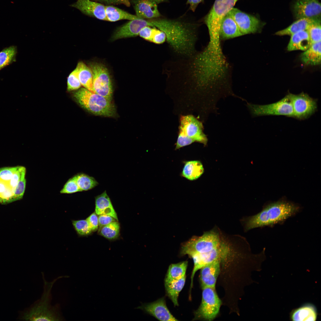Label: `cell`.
<instances>
[{
    "mask_svg": "<svg viewBox=\"0 0 321 321\" xmlns=\"http://www.w3.org/2000/svg\"><path fill=\"white\" fill-rule=\"evenodd\" d=\"M133 5L136 15L145 19L158 18L161 15L158 10L157 4L149 0H129Z\"/></svg>",
    "mask_w": 321,
    "mask_h": 321,
    "instance_id": "2e32d148",
    "label": "cell"
},
{
    "mask_svg": "<svg viewBox=\"0 0 321 321\" xmlns=\"http://www.w3.org/2000/svg\"><path fill=\"white\" fill-rule=\"evenodd\" d=\"M76 68L69 75L67 81V89L71 91L78 89L81 86Z\"/></svg>",
    "mask_w": 321,
    "mask_h": 321,
    "instance_id": "836d02e7",
    "label": "cell"
},
{
    "mask_svg": "<svg viewBox=\"0 0 321 321\" xmlns=\"http://www.w3.org/2000/svg\"><path fill=\"white\" fill-rule=\"evenodd\" d=\"M105 9L107 21L115 22L122 20L130 21L139 18L136 15L130 14L114 5H105Z\"/></svg>",
    "mask_w": 321,
    "mask_h": 321,
    "instance_id": "484cf974",
    "label": "cell"
},
{
    "mask_svg": "<svg viewBox=\"0 0 321 321\" xmlns=\"http://www.w3.org/2000/svg\"><path fill=\"white\" fill-rule=\"evenodd\" d=\"M81 191L77 184L75 176L69 179L60 191L61 193L71 194Z\"/></svg>",
    "mask_w": 321,
    "mask_h": 321,
    "instance_id": "d6a6232c",
    "label": "cell"
},
{
    "mask_svg": "<svg viewBox=\"0 0 321 321\" xmlns=\"http://www.w3.org/2000/svg\"><path fill=\"white\" fill-rule=\"evenodd\" d=\"M291 36L287 47L289 51L298 50L305 51L312 45L307 30L299 32Z\"/></svg>",
    "mask_w": 321,
    "mask_h": 321,
    "instance_id": "44dd1931",
    "label": "cell"
},
{
    "mask_svg": "<svg viewBox=\"0 0 321 321\" xmlns=\"http://www.w3.org/2000/svg\"><path fill=\"white\" fill-rule=\"evenodd\" d=\"M26 170L24 171L22 173L20 180L16 187L14 194L15 201L19 200L22 199L23 196L25 192L26 180L25 175Z\"/></svg>",
    "mask_w": 321,
    "mask_h": 321,
    "instance_id": "d590c367",
    "label": "cell"
},
{
    "mask_svg": "<svg viewBox=\"0 0 321 321\" xmlns=\"http://www.w3.org/2000/svg\"><path fill=\"white\" fill-rule=\"evenodd\" d=\"M300 210L299 205L283 199L266 204L259 213L243 217L240 221L244 231L247 232L257 228L272 226L283 223Z\"/></svg>",
    "mask_w": 321,
    "mask_h": 321,
    "instance_id": "7a4b0ae2",
    "label": "cell"
},
{
    "mask_svg": "<svg viewBox=\"0 0 321 321\" xmlns=\"http://www.w3.org/2000/svg\"><path fill=\"white\" fill-rule=\"evenodd\" d=\"M247 106L253 117L282 115L294 117L292 106L287 95L279 101L271 104L260 105L247 102Z\"/></svg>",
    "mask_w": 321,
    "mask_h": 321,
    "instance_id": "8992f818",
    "label": "cell"
},
{
    "mask_svg": "<svg viewBox=\"0 0 321 321\" xmlns=\"http://www.w3.org/2000/svg\"><path fill=\"white\" fill-rule=\"evenodd\" d=\"M166 40V37L165 33L162 31L155 27L151 42L159 44L164 43Z\"/></svg>",
    "mask_w": 321,
    "mask_h": 321,
    "instance_id": "8d00e7d4",
    "label": "cell"
},
{
    "mask_svg": "<svg viewBox=\"0 0 321 321\" xmlns=\"http://www.w3.org/2000/svg\"><path fill=\"white\" fill-rule=\"evenodd\" d=\"M154 27L166 34V40L178 54L190 56L194 53L196 26L185 22L168 19H149Z\"/></svg>",
    "mask_w": 321,
    "mask_h": 321,
    "instance_id": "6da1fadb",
    "label": "cell"
},
{
    "mask_svg": "<svg viewBox=\"0 0 321 321\" xmlns=\"http://www.w3.org/2000/svg\"><path fill=\"white\" fill-rule=\"evenodd\" d=\"M204 172L203 165L200 161L191 160L185 162L182 174L184 177L192 181L198 179Z\"/></svg>",
    "mask_w": 321,
    "mask_h": 321,
    "instance_id": "cb8c5ba5",
    "label": "cell"
},
{
    "mask_svg": "<svg viewBox=\"0 0 321 321\" xmlns=\"http://www.w3.org/2000/svg\"><path fill=\"white\" fill-rule=\"evenodd\" d=\"M75 176L77 184L81 191L91 190L98 184L93 177L86 174L79 173Z\"/></svg>",
    "mask_w": 321,
    "mask_h": 321,
    "instance_id": "f1b7e54d",
    "label": "cell"
},
{
    "mask_svg": "<svg viewBox=\"0 0 321 321\" xmlns=\"http://www.w3.org/2000/svg\"><path fill=\"white\" fill-rule=\"evenodd\" d=\"M203 130L202 122L193 115L181 117L178 134L192 140L194 142H197L206 145L208 139Z\"/></svg>",
    "mask_w": 321,
    "mask_h": 321,
    "instance_id": "9c48e42d",
    "label": "cell"
},
{
    "mask_svg": "<svg viewBox=\"0 0 321 321\" xmlns=\"http://www.w3.org/2000/svg\"><path fill=\"white\" fill-rule=\"evenodd\" d=\"M70 6L77 9L88 16L107 21L105 5L100 3L92 0H77Z\"/></svg>",
    "mask_w": 321,
    "mask_h": 321,
    "instance_id": "5bb4252c",
    "label": "cell"
},
{
    "mask_svg": "<svg viewBox=\"0 0 321 321\" xmlns=\"http://www.w3.org/2000/svg\"><path fill=\"white\" fill-rule=\"evenodd\" d=\"M188 265L187 261L170 265L165 279V284L179 280L186 276Z\"/></svg>",
    "mask_w": 321,
    "mask_h": 321,
    "instance_id": "d4e9b609",
    "label": "cell"
},
{
    "mask_svg": "<svg viewBox=\"0 0 321 321\" xmlns=\"http://www.w3.org/2000/svg\"><path fill=\"white\" fill-rule=\"evenodd\" d=\"M186 276L177 280L165 284L166 293L174 306H178L179 294L183 288L185 281Z\"/></svg>",
    "mask_w": 321,
    "mask_h": 321,
    "instance_id": "83f0119b",
    "label": "cell"
},
{
    "mask_svg": "<svg viewBox=\"0 0 321 321\" xmlns=\"http://www.w3.org/2000/svg\"><path fill=\"white\" fill-rule=\"evenodd\" d=\"M93 75V92L111 101L113 90L111 80L107 68L103 64L94 62L90 67Z\"/></svg>",
    "mask_w": 321,
    "mask_h": 321,
    "instance_id": "52a82bcc",
    "label": "cell"
},
{
    "mask_svg": "<svg viewBox=\"0 0 321 321\" xmlns=\"http://www.w3.org/2000/svg\"><path fill=\"white\" fill-rule=\"evenodd\" d=\"M319 23H321V18L298 19L287 28L277 32L276 34L279 36H291L299 32L308 30L313 25Z\"/></svg>",
    "mask_w": 321,
    "mask_h": 321,
    "instance_id": "d6986e66",
    "label": "cell"
},
{
    "mask_svg": "<svg viewBox=\"0 0 321 321\" xmlns=\"http://www.w3.org/2000/svg\"><path fill=\"white\" fill-rule=\"evenodd\" d=\"M73 96L81 107L95 115L110 117L115 114V107L111 101L85 88L75 92Z\"/></svg>",
    "mask_w": 321,
    "mask_h": 321,
    "instance_id": "277c9868",
    "label": "cell"
},
{
    "mask_svg": "<svg viewBox=\"0 0 321 321\" xmlns=\"http://www.w3.org/2000/svg\"><path fill=\"white\" fill-rule=\"evenodd\" d=\"M72 223L74 228L79 235H87L92 232L86 219L73 220Z\"/></svg>",
    "mask_w": 321,
    "mask_h": 321,
    "instance_id": "1f68e13d",
    "label": "cell"
},
{
    "mask_svg": "<svg viewBox=\"0 0 321 321\" xmlns=\"http://www.w3.org/2000/svg\"><path fill=\"white\" fill-rule=\"evenodd\" d=\"M204 0H188L187 3L190 6V9L194 12L198 4Z\"/></svg>",
    "mask_w": 321,
    "mask_h": 321,
    "instance_id": "b9f144b4",
    "label": "cell"
},
{
    "mask_svg": "<svg viewBox=\"0 0 321 321\" xmlns=\"http://www.w3.org/2000/svg\"><path fill=\"white\" fill-rule=\"evenodd\" d=\"M292 104L294 117L300 120L309 118L317 110V100L302 92L297 95L287 94Z\"/></svg>",
    "mask_w": 321,
    "mask_h": 321,
    "instance_id": "30bf717a",
    "label": "cell"
},
{
    "mask_svg": "<svg viewBox=\"0 0 321 321\" xmlns=\"http://www.w3.org/2000/svg\"><path fill=\"white\" fill-rule=\"evenodd\" d=\"M234 20L243 35L259 31L262 23L257 17L233 8L228 13Z\"/></svg>",
    "mask_w": 321,
    "mask_h": 321,
    "instance_id": "8fae6325",
    "label": "cell"
},
{
    "mask_svg": "<svg viewBox=\"0 0 321 321\" xmlns=\"http://www.w3.org/2000/svg\"><path fill=\"white\" fill-rule=\"evenodd\" d=\"M321 41L312 44L300 56V58L306 65H317L321 63Z\"/></svg>",
    "mask_w": 321,
    "mask_h": 321,
    "instance_id": "603a6c76",
    "label": "cell"
},
{
    "mask_svg": "<svg viewBox=\"0 0 321 321\" xmlns=\"http://www.w3.org/2000/svg\"><path fill=\"white\" fill-rule=\"evenodd\" d=\"M99 2L105 5H114L123 4L129 7L131 4L129 0H92Z\"/></svg>",
    "mask_w": 321,
    "mask_h": 321,
    "instance_id": "74e56055",
    "label": "cell"
},
{
    "mask_svg": "<svg viewBox=\"0 0 321 321\" xmlns=\"http://www.w3.org/2000/svg\"><path fill=\"white\" fill-rule=\"evenodd\" d=\"M138 308L144 310L160 321H178L168 309L163 298L153 302L143 305Z\"/></svg>",
    "mask_w": 321,
    "mask_h": 321,
    "instance_id": "9a60e30c",
    "label": "cell"
},
{
    "mask_svg": "<svg viewBox=\"0 0 321 321\" xmlns=\"http://www.w3.org/2000/svg\"><path fill=\"white\" fill-rule=\"evenodd\" d=\"M221 263L215 260L202 267L200 269V280L202 287L215 288L217 279L220 272Z\"/></svg>",
    "mask_w": 321,
    "mask_h": 321,
    "instance_id": "e0dca14e",
    "label": "cell"
},
{
    "mask_svg": "<svg viewBox=\"0 0 321 321\" xmlns=\"http://www.w3.org/2000/svg\"><path fill=\"white\" fill-rule=\"evenodd\" d=\"M154 29V27L145 26L141 30L139 35L145 40L151 42Z\"/></svg>",
    "mask_w": 321,
    "mask_h": 321,
    "instance_id": "f35d334b",
    "label": "cell"
},
{
    "mask_svg": "<svg viewBox=\"0 0 321 321\" xmlns=\"http://www.w3.org/2000/svg\"><path fill=\"white\" fill-rule=\"evenodd\" d=\"M321 23H319L313 25L307 30L312 44L321 41Z\"/></svg>",
    "mask_w": 321,
    "mask_h": 321,
    "instance_id": "e575fe53",
    "label": "cell"
},
{
    "mask_svg": "<svg viewBox=\"0 0 321 321\" xmlns=\"http://www.w3.org/2000/svg\"><path fill=\"white\" fill-rule=\"evenodd\" d=\"M202 289L201 303L195 312L194 320H212L219 312L221 301L215 288L203 287Z\"/></svg>",
    "mask_w": 321,
    "mask_h": 321,
    "instance_id": "5b68a950",
    "label": "cell"
},
{
    "mask_svg": "<svg viewBox=\"0 0 321 321\" xmlns=\"http://www.w3.org/2000/svg\"><path fill=\"white\" fill-rule=\"evenodd\" d=\"M151 26L149 19L139 18L130 20L116 30L113 35L112 40L136 37L139 35L143 28Z\"/></svg>",
    "mask_w": 321,
    "mask_h": 321,
    "instance_id": "4fadbf2b",
    "label": "cell"
},
{
    "mask_svg": "<svg viewBox=\"0 0 321 321\" xmlns=\"http://www.w3.org/2000/svg\"><path fill=\"white\" fill-rule=\"evenodd\" d=\"M292 9L297 19L321 18V6L319 0H296Z\"/></svg>",
    "mask_w": 321,
    "mask_h": 321,
    "instance_id": "7c38bea8",
    "label": "cell"
},
{
    "mask_svg": "<svg viewBox=\"0 0 321 321\" xmlns=\"http://www.w3.org/2000/svg\"><path fill=\"white\" fill-rule=\"evenodd\" d=\"M238 0H215L204 18L209 33L219 34L222 19L233 8Z\"/></svg>",
    "mask_w": 321,
    "mask_h": 321,
    "instance_id": "ba28073f",
    "label": "cell"
},
{
    "mask_svg": "<svg viewBox=\"0 0 321 321\" xmlns=\"http://www.w3.org/2000/svg\"><path fill=\"white\" fill-rule=\"evenodd\" d=\"M95 212L97 215H109L118 221L117 213L106 191L95 197Z\"/></svg>",
    "mask_w": 321,
    "mask_h": 321,
    "instance_id": "7402d4cb",
    "label": "cell"
},
{
    "mask_svg": "<svg viewBox=\"0 0 321 321\" xmlns=\"http://www.w3.org/2000/svg\"><path fill=\"white\" fill-rule=\"evenodd\" d=\"M17 53L15 46L5 48L0 52V70L14 61Z\"/></svg>",
    "mask_w": 321,
    "mask_h": 321,
    "instance_id": "f546056e",
    "label": "cell"
},
{
    "mask_svg": "<svg viewBox=\"0 0 321 321\" xmlns=\"http://www.w3.org/2000/svg\"><path fill=\"white\" fill-rule=\"evenodd\" d=\"M119 231V224L116 221L103 226L98 231V232L104 237L111 240L116 238L118 237Z\"/></svg>",
    "mask_w": 321,
    "mask_h": 321,
    "instance_id": "4dcf8cb0",
    "label": "cell"
},
{
    "mask_svg": "<svg viewBox=\"0 0 321 321\" xmlns=\"http://www.w3.org/2000/svg\"><path fill=\"white\" fill-rule=\"evenodd\" d=\"M317 316L315 306L311 303H306L293 310L290 313V319L293 321L316 320Z\"/></svg>",
    "mask_w": 321,
    "mask_h": 321,
    "instance_id": "ffe728a7",
    "label": "cell"
},
{
    "mask_svg": "<svg viewBox=\"0 0 321 321\" xmlns=\"http://www.w3.org/2000/svg\"><path fill=\"white\" fill-rule=\"evenodd\" d=\"M152 1L156 3L157 4H159L162 2H165L166 1V0H149Z\"/></svg>",
    "mask_w": 321,
    "mask_h": 321,
    "instance_id": "7bdbcfd3",
    "label": "cell"
},
{
    "mask_svg": "<svg viewBox=\"0 0 321 321\" xmlns=\"http://www.w3.org/2000/svg\"><path fill=\"white\" fill-rule=\"evenodd\" d=\"M43 281V290L40 298L22 313L21 319L29 321H62L65 320L61 310L60 305L51 304L52 299L51 290L57 280L68 276H58L52 281H47L44 273H41Z\"/></svg>",
    "mask_w": 321,
    "mask_h": 321,
    "instance_id": "3957f363",
    "label": "cell"
},
{
    "mask_svg": "<svg viewBox=\"0 0 321 321\" xmlns=\"http://www.w3.org/2000/svg\"><path fill=\"white\" fill-rule=\"evenodd\" d=\"M76 68L81 85L85 88L94 92L93 75L90 67H88L83 62H81L78 63Z\"/></svg>",
    "mask_w": 321,
    "mask_h": 321,
    "instance_id": "4316f807",
    "label": "cell"
},
{
    "mask_svg": "<svg viewBox=\"0 0 321 321\" xmlns=\"http://www.w3.org/2000/svg\"><path fill=\"white\" fill-rule=\"evenodd\" d=\"M99 231L103 226L112 222L117 221L113 217L108 215H101L98 217Z\"/></svg>",
    "mask_w": 321,
    "mask_h": 321,
    "instance_id": "ab89813d",
    "label": "cell"
},
{
    "mask_svg": "<svg viewBox=\"0 0 321 321\" xmlns=\"http://www.w3.org/2000/svg\"><path fill=\"white\" fill-rule=\"evenodd\" d=\"M221 40H227L239 37L243 34L237 24L230 15L227 13L223 18L219 29Z\"/></svg>",
    "mask_w": 321,
    "mask_h": 321,
    "instance_id": "ac0fdd59",
    "label": "cell"
},
{
    "mask_svg": "<svg viewBox=\"0 0 321 321\" xmlns=\"http://www.w3.org/2000/svg\"><path fill=\"white\" fill-rule=\"evenodd\" d=\"M92 232L95 231L98 227V217L95 213H94L86 219Z\"/></svg>",
    "mask_w": 321,
    "mask_h": 321,
    "instance_id": "60d3db41",
    "label": "cell"
}]
</instances>
